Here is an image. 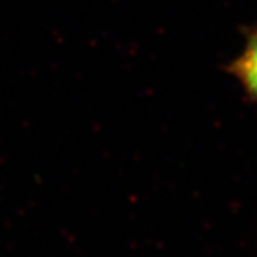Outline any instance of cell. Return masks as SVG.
<instances>
[{"mask_svg": "<svg viewBox=\"0 0 257 257\" xmlns=\"http://www.w3.org/2000/svg\"><path fill=\"white\" fill-rule=\"evenodd\" d=\"M229 71L257 101V31H254L240 54L229 65Z\"/></svg>", "mask_w": 257, "mask_h": 257, "instance_id": "1", "label": "cell"}]
</instances>
